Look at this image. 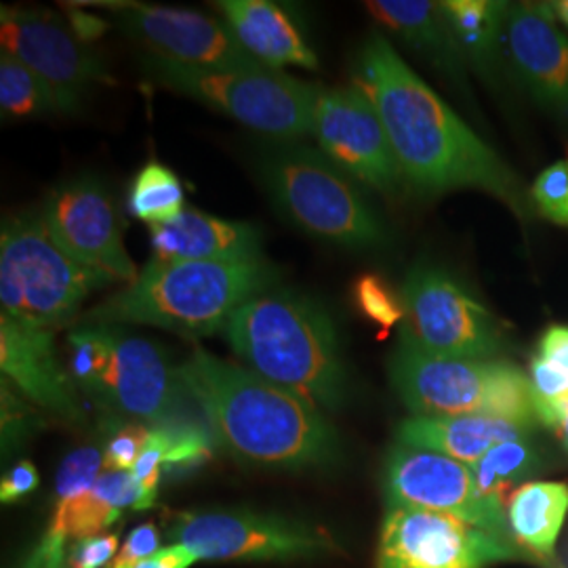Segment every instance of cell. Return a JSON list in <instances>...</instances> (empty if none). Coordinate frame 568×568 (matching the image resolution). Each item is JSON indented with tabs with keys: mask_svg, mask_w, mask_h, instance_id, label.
<instances>
[{
	"mask_svg": "<svg viewBox=\"0 0 568 568\" xmlns=\"http://www.w3.org/2000/svg\"><path fill=\"white\" fill-rule=\"evenodd\" d=\"M541 466L539 453L530 438L511 440L490 448L487 455L471 466L478 490L493 501L504 504V497L516 483L525 480Z\"/></svg>",
	"mask_w": 568,
	"mask_h": 568,
	"instance_id": "cell-27",
	"label": "cell"
},
{
	"mask_svg": "<svg viewBox=\"0 0 568 568\" xmlns=\"http://www.w3.org/2000/svg\"><path fill=\"white\" fill-rule=\"evenodd\" d=\"M217 443L239 462L276 469L331 467L342 455L335 427L318 406L251 368L194 347L178 366Z\"/></svg>",
	"mask_w": 568,
	"mask_h": 568,
	"instance_id": "cell-2",
	"label": "cell"
},
{
	"mask_svg": "<svg viewBox=\"0 0 568 568\" xmlns=\"http://www.w3.org/2000/svg\"><path fill=\"white\" fill-rule=\"evenodd\" d=\"M122 511L114 508L95 487L74 499L55 504V511L49 525V532L68 539H87L100 532H108L121 518Z\"/></svg>",
	"mask_w": 568,
	"mask_h": 568,
	"instance_id": "cell-29",
	"label": "cell"
},
{
	"mask_svg": "<svg viewBox=\"0 0 568 568\" xmlns=\"http://www.w3.org/2000/svg\"><path fill=\"white\" fill-rule=\"evenodd\" d=\"M217 7L239 42L267 68H318L316 53L307 47L295 21L278 4L267 0H222Z\"/></svg>",
	"mask_w": 568,
	"mask_h": 568,
	"instance_id": "cell-22",
	"label": "cell"
},
{
	"mask_svg": "<svg viewBox=\"0 0 568 568\" xmlns=\"http://www.w3.org/2000/svg\"><path fill=\"white\" fill-rule=\"evenodd\" d=\"M112 281L74 262L53 241L42 215H18L0 234L2 316L30 328L55 331L82 302Z\"/></svg>",
	"mask_w": 568,
	"mask_h": 568,
	"instance_id": "cell-8",
	"label": "cell"
},
{
	"mask_svg": "<svg viewBox=\"0 0 568 568\" xmlns=\"http://www.w3.org/2000/svg\"><path fill=\"white\" fill-rule=\"evenodd\" d=\"M108 7L122 30L152 55L204 70H267L244 49L224 21L187 9L145 2H112Z\"/></svg>",
	"mask_w": 568,
	"mask_h": 568,
	"instance_id": "cell-17",
	"label": "cell"
},
{
	"mask_svg": "<svg viewBox=\"0 0 568 568\" xmlns=\"http://www.w3.org/2000/svg\"><path fill=\"white\" fill-rule=\"evenodd\" d=\"M539 356L568 371V326H549L541 337Z\"/></svg>",
	"mask_w": 568,
	"mask_h": 568,
	"instance_id": "cell-41",
	"label": "cell"
},
{
	"mask_svg": "<svg viewBox=\"0 0 568 568\" xmlns=\"http://www.w3.org/2000/svg\"><path fill=\"white\" fill-rule=\"evenodd\" d=\"M119 535L100 532L87 539H79L68 551L65 568H110L119 556Z\"/></svg>",
	"mask_w": 568,
	"mask_h": 568,
	"instance_id": "cell-36",
	"label": "cell"
},
{
	"mask_svg": "<svg viewBox=\"0 0 568 568\" xmlns=\"http://www.w3.org/2000/svg\"><path fill=\"white\" fill-rule=\"evenodd\" d=\"M508 539L429 509L387 508L375 568H487L514 560Z\"/></svg>",
	"mask_w": 568,
	"mask_h": 568,
	"instance_id": "cell-14",
	"label": "cell"
},
{
	"mask_svg": "<svg viewBox=\"0 0 568 568\" xmlns=\"http://www.w3.org/2000/svg\"><path fill=\"white\" fill-rule=\"evenodd\" d=\"M368 13L434 63L448 79L467 87L464 51L453 39L438 2L427 0H371Z\"/></svg>",
	"mask_w": 568,
	"mask_h": 568,
	"instance_id": "cell-23",
	"label": "cell"
},
{
	"mask_svg": "<svg viewBox=\"0 0 568 568\" xmlns=\"http://www.w3.org/2000/svg\"><path fill=\"white\" fill-rule=\"evenodd\" d=\"M506 49L539 103L568 114V37L548 2L509 4Z\"/></svg>",
	"mask_w": 568,
	"mask_h": 568,
	"instance_id": "cell-18",
	"label": "cell"
},
{
	"mask_svg": "<svg viewBox=\"0 0 568 568\" xmlns=\"http://www.w3.org/2000/svg\"><path fill=\"white\" fill-rule=\"evenodd\" d=\"M224 333L234 354L267 382L321 410L344 405L342 344L318 302L295 291H267L239 307Z\"/></svg>",
	"mask_w": 568,
	"mask_h": 568,
	"instance_id": "cell-3",
	"label": "cell"
},
{
	"mask_svg": "<svg viewBox=\"0 0 568 568\" xmlns=\"http://www.w3.org/2000/svg\"><path fill=\"white\" fill-rule=\"evenodd\" d=\"M389 377L415 417L485 415L535 427V394L527 375L508 363L427 356L398 345Z\"/></svg>",
	"mask_w": 568,
	"mask_h": 568,
	"instance_id": "cell-7",
	"label": "cell"
},
{
	"mask_svg": "<svg viewBox=\"0 0 568 568\" xmlns=\"http://www.w3.org/2000/svg\"><path fill=\"white\" fill-rule=\"evenodd\" d=\"M354 297L366 318L384 328H392L405 321L403 300L396 297L379 276H361V281L354 286Z\"/></svg>",
	"mask_w": 568,
	"mask_h": 568,
	"instance_id": "cell-32",
	"label": "cell"
},
{
	"mask_svg": "<svg viewBox=\"0 0 568 568\" xmlns=\"http://www.w3.org/2000/svg\"><path fill=\"white\" fill-rule=\"evenodd\" d=\"M161 549V532L154 523L133 528L110 568H138Z\"/></svg>",
	"mask_w": 568,
	"mask_h": 568,
	"instance_id": "cell-37",
	"label": "cell"
},
{
	"mask_svg": "<svg viewBox=\"0 0 568 568\" xmlns=\"http://www.w3.org/2000/svg\"><path fill=\"white\" fill-rule=\"evenodd\" d=\"M166 440V453H164V467L169 469H182V467H194L203 464L211 455V440L209 434L201 427L183 422H169L161 424Z\"/></svg>",
	"mask_w": 568,
	"mask_h": 568,
	"instance_id": "cell-31",
	"label": "cell"
},
{
	"mask_svg": "<svg viewBox=\"0 0 568 568\" xmlns=\"http://www.w3.org/2000/svg\"><path fill=\"white\" fill-rule=\"evenodd\" d=\"M0 368L4 382L65 422L81 424L74 379L58 358L55 331L30 328L0 314Z\"/></svg>",
	"mask_w": 568,
	"mask_h": 568,
	"instance_id": "cell-19",
	"label": "cell"
},
{
	"mask_svg": "<svg viewBox=\"0 0 568 568\" xmlns=\"http://www.w3.org/2000/svg\"><path fill=\"white\" fill-rule=\"evenodd\" d=\"M400 300V344L422 354L487 361L506 347L501 323L440 265H415L406 274Z\"/></svg>",
	"mask_w": 568,
	"mask_h": 568,
	"instance_id": "cell-10",
	"label": "cell"
},
{
	"mask_svg": "<svg viewBox=\"0 0 568 568\" xmlns=\"http://www.w3.org/2000/svg\"><path fill=\"white\" fill-rule=\"evenodd\" d=\"M387 508L429 509L455 516L471 527L508 539V511L487 499L471 467L426 448H392L384 471Z\"/></svg>",
	"mask_w": 568,
	"mask_h": 568,
	"instance_id": "cell-13",
	"label": "cell"
},
{
	"mask_svg": "<svg viewBox=\"0 0 568 568\" xmlns=\"http://www.w3.org/2000/svg\"><path fill=\"white\" fill-rule=\"evenodd\" d=\"M74 384L105 408L152 426L178 419L187 396L180 371L159 345L105 325L68 335Z\"/></svg>",
	"mask_w": 568,
	"mask_h": 568,
	"instance_id": "cell-6",
	"label": "cell"
},
{
	"mask_svg": "<svg viewBox=\"0 0 568 568\" xmlns=\"http://www.w3.org/2000/svg\"><path fill=\"white\" fill-rule=\"evenodd\" d=\"M532 203L549 222L568 227V161L548 166L532 185Z\"/></svg>",
	"mask_w": 568,
	"mask_h": 568,
	"instance_id": "cell-33",
	"label": "cell"
},
{
	"mask_svg": "<svg viewBox=\"0 0 568 568\" xmlns=\"http://www.w3.org/2000/svg\"><path fill=\"white\" fill-rule=\"evenodd\" d=\"M148 438H150V427H119L103 448L105 469L131 471L138 464V459L142 457L143 448L148 445Z\"/></svg>",
	"mask_w": 568,
	"mask_h": 568,
	"instance_id": "cell-35",
	"label": "cell"
},
{
	"mask_svg": "<svg viewBox=\"0 0 568 568\" xmlns=\"http://www.w3.org/2000/svg\"><path fill=\"white\" fill-rule=\"evenodd\" d=\"M0 110L4 119H37L58 112L49 87L20 60L0 55Z\"/></svg>",
	"mask_w": 568,
	"mask_h": 568,
	"instance_id": "cell-28",
	"label": "cell"
},
{
	"mask_svg": "<svg viewBox=\"0 0 568 568\" xmlns=\"http://www.w3.org/2000/svg\"><path fill=\"white\" fill-rule=\"evenodd\" d=\"M265 192L284 217L305 234L344 248L387 243V232L363 192L325 154L283 145L262 159Z\"/></svg>",
	"mask_w": 568,
	"mask_h": 568,
	"instance_id": "cell-5",
	"label": "cell"
},
{
	"mask_svg": "<svg viewBox=\"0 0 568 568\" xmlns=\"http://www.w3.org/2000/svg\"><path fill=\"white\" fill-rule=\"evenodd\" d=\"M199 558L187 548L180 544H171L166 548H161L152 558L143 560L138 568H190L196 565Z\"/></svg>",
	"mask_w": 568,
	"mask_h": 568,
	"instance_id": "cell-42",
	"label": "cell"
},
{
	"mask_svg": "<svg viewBox=\"0 0 568 568\" xmlns=\"http://www.w3.org/2000/svg\"><path fill=\"white\" fill-rule=\"evenodd\" d=\"M551 9L556 13L558 21L568 30V0H560V2H551Z\"/></svg>",
	"mask_w": 568,
	"mask_h": 568,
	"instance_id": "cell-44",
	"label": "cell"
},
{
	"mask_svg": "<svg viewBox=\"0 0 568 568\" xmlns=\"http://www.w3.org/2000/svg\"><path fill=\"white\" fill-rule=\"evenodd\" d=\"M278 283V270L264 257L244 262L152 260L135 283L84 316L87 325H150L187 339L225 331L230 318L253 297Z\"/></svg>",
	"mask_w": 568,
	"mask_h": 568,
	"instance_id": "cell-4",
	"label": "cell"
},
{
	"mask_svg": "<svg viewBox=\"0 0 568 568\" xmlns=\"http://www.w3.org/2000/svg\"><path fill=\"white\" fill-rule=\"evenodd\" d=\"M556 429H558V434H560V438H562V445H565V448L568 450V415L556 426Z\"/></svg>",
	"mask_w": 568,
	"mask_h": 568,
	"instance_id": "cell-45",
	"label": "cell"
},
{
	"mask_svg": "<svg viewBox=\"0 0 568 568\" xmlns=\"http://www.w3.org/2000/svg\"><path fill=\"white\" fill-rule=\"evenodd\" d=\"M173 544L199 560H307L339 551L323 528L248 509L185 511L171 528Z\"/></svg>",
	"mask_w": 568,
	"mask_h": 568,
	"instance_id": "cell-11",
	"label": "cell"
},
{
	"mask_svg": "<svg viewBox=\"0 0 568 568\" xmlns=\"http://www.w3.org/2000/svg\"><path fill=\"white\" fill-rule=\"evenodd\" d=\"M568 511L562 483H527L511 493L508 523L511 535L539 556H551Z\"/></svg>",
	"mask_w": 568,
	"mask_h": 568,
	"instance_id": "cell-24",
	"label": "cell"
},
{
	"mask_svg": "<svg viewBox=\"0 0 568 568\" xmlns=\"http://www.w3.org/2000/svg\"><path fill=\"white\" fill-rule=\"evenodd\" d=\"M453 39L478 68H493L506 44L509 2L447 0L438 2Z\"/></svg>",
	"mask_w": 568,
	"mask_h": 568,
	"instance_id": "cell-25",
	"label": "cell"
},
{
	"mask_svg": "<svg viewBox=\"0 0 568 568\" xmlns=\"http://www.w3.org/2000/svg\"><path fill=\"white\" fill-rule=\"evenodd\" d=\"M41 485V476L39 469L34 467L32 462H20L18 466L11 467L2 480H0V501L7 504H16L23 497H28L30 493H34Z\"/></svg>",
	"mask_w": 568,
	"mask_h": 568,
	"instance_id": "cell-38",
	"label": "cell"
},
{
	"mask_svg": "<svg viewBox=\"0 0 568 568\" xmlns=\"http://www.w3.org/2000/svg\"><path fill=\"white\" fill-rule=\"evenodd\" d=\"M535 427L485 415L410 417L398 426V445L426 448L466 466H476L490 448L530 438Z\"/></svg>",
	"mask_w": 568,
	"mask_h": 568,
	"instance_id": "cell-21",
	"label": "cell"
},
{
	"mask_svg": "<svg viewBox=\"0 0 568 568\" xmlns=\"http://www.w3.org/2000/svg\"><path fill=\"white\" fill-rule=\"evenodd\" d=\"M70 26L74 28V32H77L84 42L89 41V39L100 37L103 30H105V23H103V21L95 20L93 16H84L81 11L70 13Z\"/></svg>",
	"mask_w": 568,
	"mask_h": 568,
	"instance_id": "cell-43",
	"label": "cell"
},
{
	"mask_svg": "<svg viewBox=\"0 0 568 568\" xmlns=\"http://www.w3.org/2000/svg\"><path fill=\"white\" fill-rule=\"evenodd\" d=\"M105 471L103 450L98 447H84L70 453L61 462L58 478H55V504L74 499L82 493L95 487Z\"/></svg>",
	"mask_w": 568,
	"mask_h": 568,
	"instance_id": "cell-30",
	"label": "cell"
},
{
	"mask_svg": "<svg viewBox=\"0 0 568 568\" xmlns=\"http://www.w3.org/2000/svg\"><path fill=\"white\" fill-rule=\"evenodd\" d=\"M154 260L161 262H244L262 257V232L255 225L220 220L185 209L169 224L150 225Z\"/></svg>",
	"mask_w": 568,
	"mask_h": 568,
	"instance_id": "cell-20",
	"label": "cell"
},
{
	"mask_svg": "<svg viewBox=\"0 0 568 568\" xmlns=\"http://www.w3.org/2000/svg\"><path fill=\"white\" fill-rule=\"evenodd\" d=\"M129 211L150 225L169 224L183 211V185L164 164H145L135 175L129 192Z\"/></svg>",
	"mask_w": 568,
	"mask_h": 568,
	"instance_id": "cell-26",
	"label": "cell"
},
{
	"mask_svg": "<svg viewBox=\"0 0 568 568\" xmlns=\"http://www.w3.org/2000/svg\"><path fill=\"white\" fill-rule=\"evenodd\" d=\"M68 565V541L47 530V535L34 548L28 551V556L21 560L18 568H65Z\"/></svg>",
	"mask_w": 568,
	"mask_h": 568,
	"instance_id": "cell-40",
	"label": "cell"
},
{
	"mask_svg": "<svg viewBox=\"0 0 568 568\" xmlns=\"http://www.w3.org/2000/svg\"><path fill=\"white\" fill-rule=\"evenodd\" d=\"M32 413L20 403L2 382V447L9 448L16 445L18 438H23L26 432H30Z\"/></svg>",
	"mask_w": 568,
	"mask_h": 568,
	"instance_id": "cell-39",
	"label": "cell"
},
{
	"mask_svg": "<svg viewBox=\"0 0 568 568\" xmlns=\"http://www.w3.org/2000/svg\"><path fill=\"white\" fill-rule=\"evenodd\" d=\"M53 241L79 264L108 281L135 283L138 270L122 244L121 224L108 190L95 178L63 182L41 211Z\"/></svg>",
	"mask_w": 568,
	"mask_h": 568,
	"instance_id": "cell-16",
	"label": "cell"
},
{
	"mask_svg": "<svg viewBox=\"0 0 568 568\" xmlns=\"http://www.w3.org/2000/svg\"><path fill=\"white\" fill-rule=\"evenodd\" d=\"M0 47L49 87L58 112L77 114L93 84L112 82L102 55L53 11L2 7Z\"/></svg>",
	"mask_w": 568,
	"mask_h": 568,
	"instance_id": "cell-12",
	"label": "cell"
},
{
	"mask_svg": "<svg viewBox=\"0 0 568 568\" xmlns=\"http://www.w3.org/2000/svg\"><path fill=\"white\" fill-rule=\"evenodd\" d=\"M164 453H166V440H164L163 427H150L148 445L143 448L142 457L138 459L135 467L131 469L140 485V490H142L145 509L156 506L161 474L164 469Z\"/></svg>",
	"mask_w": 568,
	"mask_h": 568,
	"instance_id": "cell-34",
	"label": "cell"
},
{
	"mask_svg": "<svg viewBox=\"0 0 568 568\" xmlns=\"http://www.w3.org/2000/svg\"><path fill=\"white\" fill-rule=\"evenodd\" d=\"M142 60L152 81L220 110L248 129L278 140L312 133L318 87L297 81L283 70H204L152 53Z\"/></svg>",
	"mask_w": 568,
	"mask_h": 568,
	"instance_id": "cell-9",
	"label": "cell"
},
{
	"mask_svg": "<svg viewBox=\"0 0 568 568\" xmlns=\"http://www.w3.org/2000/svg\"><path fill=\"white\" fill-rule=\"evenodd\" d=\"M312 135L331 163L368 187L394 194L405 183L379 114L358 87H318Z\"/></svg>",
	"mask_w": 568,
	"mask_h": 568,
	"instance_id": "cell-15",
	"label": "cell"
},
{
	"mask_svg": "<svg viewBox=\"0 0 568 568\" xmlns=\"http://www.w3.org/2000/svg\"><path fill=\"white\" fill-rule=\"evenodd\" d=\"M356 87L375 105L405 182L427 194L476 187L525 215L523 183L382 34L365 42Z\"/></svg>",
	"mask_w": 568,
	"mask_h": 568,
	"instance_id": "cell-1",
	"label": "cell"
}]
</instances>
